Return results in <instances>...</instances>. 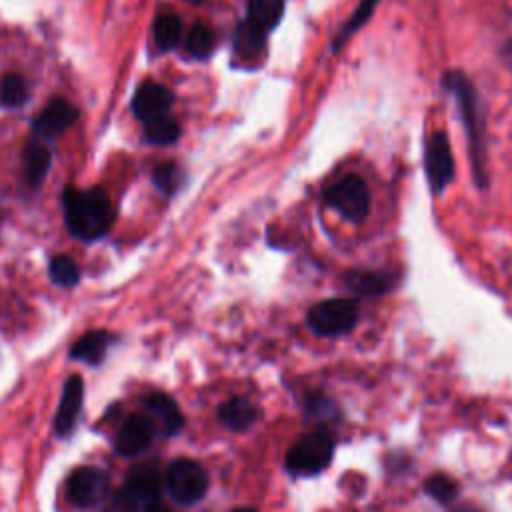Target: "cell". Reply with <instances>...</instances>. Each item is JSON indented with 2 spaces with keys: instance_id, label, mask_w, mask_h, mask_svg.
I'll list each match as a JSON object with an SVG mask.
<instances>
[{
  "instance_id": "cell-1",
  "label": "cell",
  "mask_w": 512,
  "mask_h": 512,
  "mask_svg": "<svg viewBox=\"0 0 512 512\" xmlns=\"http://www.w3.org/2000/svg\"><path fill=\"white\" fill-rule=\"evenodd\" d=\"M68 230L82 240H96L112 224V204L100 188H68L62 196Z\"/></svg>"
},
{
  "instance_id": "cell-2",
  "label": "cell",
  "mask_w": 512,
  "mask_h": 512,
  "mask_svg": "<svg viewBox=\"0 0 512 512\" xmlns=\"http://www.w3.org/2000/svg\"><path fill=\"white\" fill-rule=\"evenodd\" d=\"M334 442L328 432H308L296 440L286 456V466L294 474H316L324 470L332 458Z\"/></svg>"
},
{
  "instance_id": "cell-3",
  "label": "cell",
  "mask_w": 512,
  "mask_h": 512,
  "mask_svg": "<svg viewBox=\"0 0 512 512\" xmlns=\"http://www.w3.org/2000/svg\"><path fill=\"white\" fill-rule=\"evenodd\" d=\"M358 320V304L348 298H332L318 302L308 312L310 328L320 336H338L354 328Z\"/></svg>"
},
{
  "instance_id": "cell-4",
  "label": "cell",
  "mask_w": 512,
  "mask_h": 512,
  "mask_svg": "<svg viewBox=\"0 0 512 512\" xmlns=\"http://www.w3.org/2000/svg\"><path fill=\"white\" fill-rule=\"evenodd\" d=\"M166 486L176 502L194 504L206 494L208 474L196 460L178 458L166 472Z\"/></svg>"
},
{
  "instance_id": "cell-5",
  "label": "cell",
  "mask_w": 512,
  "mask_h": 512,
  "mask_svg": "<svg viewBox=\"0 0 512 512\" xmlns=\"http://www.w3.org/2000/svg\"><path fill=\"white\" fill-rule=\"evenodd\" d=\"M324 202L332 210H336L340 216H344L346 220H352V222L362 220L370 208L368 188L354 174H348L342 180H338L336 184H332L324 192Z\"/></svg>"
},
{
  "instance_id": "cell-6",
  "label": "cell",
  "mask_w": 512,
  "mask_h": 512,
  "mask_svg": "<svg viewBox=\"0 0 512 512\" xmlns=\"http://www.w3.org/2000/svg\"><path fill=\"white\" fill-rule=\"evenodd\" d=\"M66 492L76 506L92 508L106 498L108 476L94 466L76 468L66 482Z\"/></svg>"
},
{
  "instance_id": "cell-7",
  "label": "cell",
  "mask_w": 512,
  "mask_h": 512,
  "mask_svg": "<svg viewBox=\"0 0 512 512\" xmlns=\"http://www.w3.org/2000/svg\"><path fill=\"white\" fill-rule=\"evenodd\" d=\"M426 176L434 192L444 190V186L454 178V160L450 144L444 132H434L426 142Z\"/></svg>"
},
{
  "instance_id": "cell-8",
  "label": "cell",
  "mask_w": 512,
  "mask_h": 512,
  "mask_svg": "<svg viewBox=\"0 0 512 512\" xmlns=\"http://www.w3.org/2000/svg\"><path fill=\"white\" fill-rule=\"evenodd\" d=\"M78 118V110L64 98H54L34 120V134L40 138H56L66 132Z\"/></svg>"
},
{
  "instance_id": "cell-9",
  "label": "cell",
  "mask_w": 512,
  "mask_h": 512,
  "mask_svg": "<svg viewBox=\"0 0 512 512\" xmlns=\"http://www.w3.org/2000/svg\"><path fill=\"white\" fill-rule=\"evenodd\" d=\"M154 432H156V422L150 416L134 414L122 424L116 436V450L124 456L140 454L150 446Z\"/></svg>"
},
{
  "instance_id": "cell-10",
  "label": "cell",
  "mask_w": 512,
  "mask_h": 512,
  "mask_svg": "<svg viewBox=\"0 0 512 512\" xmlns=\"http://www.w3.org/2000/svg\"><path fill=\"white\" fill-rule=\"evenodd\" d=\"M172 102H174V96L166 86L158 82H144L134 94L132 110L142 122H150L154 118L166 116Z\"/></svg>"
},
{
  "instance_id": "cell-11",
  "label": "cell",
  "mask_w": 512,
  "mask_h": 512,
  "mask_svg": "<svg viewBox=\"0 0 512 512\" xmlns=\"http://www.w3.org/2000/svg\"><path fill=\"white\" fill-rule=\"evenodd\" d=\"M82 398H84V384H82V378L74 374L64 384L62 400H60L56 420H54V428L60 436H66L72 432L78 412L82 408Z\"/></svg>"
},
{
  "instance_id": "cell-12",
  "label": "cell",
  "mask_w": 512,
  "mask_h": 512,
  "mask_svg": "<svg viewBox=\"0 0 512 512\" xmlns=\"http://www.w3.org/2000/svg\"><path fill=\"white\" fill-rule=\"evenodd\" d=\"M124 488L138 500V504L142 506V512H144L152 502L158 500V494H160V474H158L156 466L144 464V466L134 468L128 474Z\"/></svg>"
},
{
  "instance_id": "cell-13",
  "label": "cell",
  "mask_w": 512,
  "mask_h": 512,
  "mask_svg": "<svg viewBox=\"0 0 512 512\" xmlns=\"http://www.w3.org/2000/svg\"><path fill=\"white\" fill-rule=\"evenodd\" d=\"M144 406L150 412V418L156 420L166 434H176L182 428L184 424L182 412L168 394L152 392L144 398Z\"/></svg>"
},
{
  "instance_id": "cell-14",
  "label": "cell",
  "mask_w": 512,
  "mask_h": 512,
  "mask_svg": "<svg viewBox=\"0 0 512 512\" xmlns=\"http://www.w3.org/2000/svg\"><path fill=\"white\" fill-rule=\"evenodd\" d=\"M450 80V88L454 90V94L458 96L460 104H462V110H464V122H466V128H468V134H470V140H472V150H474V158H476V170H480V164H478V156H480V132L476 128V102H474V92L470 88V84L466 82V78H462L460 74H450L448 76Z\"/></svg>"
},
{
  "instance_id": "cell-15",
  "label": "cell",
  "mask_w": 512,
  "mask_h": 512,
  "mask_svg": "<svg viewBox=\"0 0 512 512\" xmlns=\"http://www.w3.org/2000/svg\"><path fill=\"white\" fill-rule=\"evenodd\" d=\"M218 418L226 428H230L234 432H240V430H246L248 426L254 424L256 408L250 400L236 396V398H230L224 404H220Z\"/></svg>"
},
{
  "instance_id": "cell-16",
  "label": "cell",
  "mask_w": 512,
  "mask_h": 512,
  "mask_svg": "<svg viewBox=\"0 0 512 512\" xmlns=\"http://www.w3.org/2000/svg\"><path fill=\"white\" fill-rule=\"evenodd\" d=\"M282 10L284 0H250L246 24H250L254 30L262 34H268L278 24Z\"/></svg>"
},
{
  "instance_id": "cell-17",
  "label": "cell",
  "mask_w": 512,
  "mask_h": 512,
  "mask_svg": "<svg viewBox=\"0 0 512 512\" xmlns=\"http://www.w3.org/2000/svg\"><path fill=\"white\" fill-rule=\"evenodd\" d=\"M50 160H52V154L46 144L34 140L26 146L24 174H26V180L30 186H38L44 180V176L48 174V168H50Z\"/></svg>"
},
{
  "instance_id": "cell-18",
  "label": "cell",
  "mask_w": 512,
  "mask_h": 512,
  "mask_svg": "<svg viewBox=\"0 0 512 512\" xmlns=\"http://www.w3.org/2000/svg\"><path fill=\"white\" fill-rule=\"evenodd\" d=\"M108 334L104 330H94L84 334L70 350V356L76 360H82L86 364H98L108 348Z\"/></svg>"
},
{
  "instance_id": "cell-19",
  "label": "cell",
  "mask_w": 512,
  "mask_h": 512,
  "mask_svg": "<svg viewBox=\"0 0 512 512\" xmlns=\"http://www.w3.org/2000/svg\"><path fill=\"white\" fill-rule=\"evenodd\" d=\"M182 38V22L174 14H160L154 22V42L160 50H172Z\"/></svg>"
},
{
  "instance_id": "cell-20",
  "label": "cell",
  "mask_w": 512,
  "mask_h": 512,
  "mask_svg": "<svg viewBox=\"0 0 512 512\" xmlns=\"http://www.w3.org/2000/svg\"><path fill=\"white\" fill-rule=\"evenodd\" d=\"M144 136L150 144H172L180 136V124L166 114L150 122H144Z\"/></svg>"
},
{
  "instance_id": "cell-21",
  "label": "cell",
  "mask_w": 512,
  "mask_h": 512,
  "mask_svg": "<svg viewBox=\"0 0 512 512\" xmlns=\"http://www.w3.org/2000/svg\"><path fill=\"white\" fill-rule=\"evenodd\" d=\"M214 48V32L206 24H194L186 34V50L194 58H206Z\"/></svg>"
},
{
  "instance_id": "cell-22",
  "label": "cell",
  "mask_w": 512,
  "mask_h": 512,
  "mask_svg": "<svg viewBox=\"0 0 512 512\" xmlns=\"http://www.w3.org/2000/svg\"><path fill=\"white\" fill-rule=\"evenodd\" d=\"M28 98V84L18 74H6L0 82V100L4 106H22Z\"/></svg>"
},
{
  "instance_id": "cell-23",
  "label": "cell",
  "mask_w": 512,
  "mask_h": 512,
  "mask_svg": "<svg viewBox=\"0 0 512 512\" xmlns=\"http://www.w3.org/2000/svg\"><path fill=\"white\" fill-rule=\"evenodd\" d=\"M50 278L64 288L74 286L80 280L78 264L68 256H54L50 260Z\"/></svg>"
},
{
  "instance_id": "cell-24",
  "label": "cell",
  "mask_w": 512,
  "mask_h": 512,
  "mask_svg": "<svg viewBox=\"0 0 512 512\" xmlns=\"http://www.w3.org/2000/svg\"><path fill=\"white\" fill-rule=\"evenodd\" d=\"M348 284L354 292L358 294H366V296H374V294H382L390 288V280L382 274H364V272H356L348 276Z\"/></svg>"
},
{
  "instance_id": "cell-25",
  "label": "cell",
  "mask_w": 512,
  "mask_h": 512,
  "mask_svg": "<svg viewBox=\"0 0 512 512\" xmlns=\"http://www.w3.org/2000/svg\"><path fill=\"white\" fill-rule=\"evenodd\" d=\"M264 38H266V34H262V32L254 30L250 24L242 22V26L238 28V36H236V50L244 58H254L262 52Z\"/></svg>"
},
{
  "instance_id": "cell-26",
  "label": "cell",
  "mask_w": 512,
  "mask_h": 512,
  "mask_svg": "<svg viewBox=\"0 0 512 512\" xmlns=\"http://www.w3.org/2000/svg\"><path fill=\"white\" fill-rule=\"evenodd\" d=\"M426 492L436 500V502H442V504H448L454 500L456 492H458V484L446 476V474H432L428 480H426Z\"/></svg>"
},
{
  "instance_id": "cell-27",
  "label": "cell",
  "mask_w": 512,
  "mask_h": 512,
  "mask_svg": "<svg viewBox=\"0 0 512 512\" xmlns=\"http://www.w3.org/2000/svg\"><path fill=\"white\" fill-rule=\"evenodd\" d=\"M154 184L158 190H162L164 194H172L176 192L178 184H180V170L176 164L172 162H166V164H160L154 172Z\"/></svg>"
},
{
  "instance_id": "cell-28",
  "label": "cell",
  "mask_w": 512,
  "mask_h": 512,
  "mask_svg": "<svg viewBox=\"0 0 512 512\" xmlns=\"http://www.w3.org/2000/svg\"><path fill=\"white\" fill-rule=\"evenodd\" d=\"M378 0H362V4L358 6V10H356V14L352 16V20L346 24V28L342 30V34L338 36V44H342L344 42V38L350 34V32H354L358 26H362V22L368 18V14L372 12V8H374V4H376Z\"/></svg>"
},
{
  "instance_id": "cell-29",
  "label": "cell",
  "mask_w": 512,
  "mask_h": 512,
  "mask_svg": "<svg viewBox=\"0 0 512 512\" xmlns=\"http://www.w3.org/2000/svg\"><path fill=\"white\" fill-rule=\"evenodd\" d=\"M144 512H174V510H170V508L164 506L160 500H156V502H152Z\"/></svg>"
},
{
  "instance_id": "cell-30",
  "label": "cell",
  "mask_w": 512,
  "mask_h": 512,
  "mask_svg": "<svg viewBox=\"0 0 512 512\" xmlns=\"http://www.w3.org/2000/svg\"><path fill=\"white\" fill-rule=\"evenodd\" d=\"M452 512H480V510H478V508H474V506H468V504H466V506H458V508H456V510H452Z\"/></svg>"
},
{
  "instance_id": "cell-31",
  "label": "cell",
  "mask_w": 512,
  "mask_h": 512,
  "mask_svg": "<svg viewBox=\"0 0 512 512\" xmlns=\"http://www.w3.org/2000/svg\"><path fill=\"white\" fill-rule=\"evenodd\" d=\"M232 512H256V510H252V508H236Z\"/></svg>"
},
{
  "instance_id": "cell-32",
  "label": "cell",
  "mask_w": 512,
  "mask_h": 512,
  "mask_svg": "<svg viewBox=\"0 0 512 512\" xmlns=\"http://www.w3.org/2000/svg\"><path fill=\"white\" fill-rule=\"evenodd\" d=\"M506 56H508V58H510V60H512V42H510V46H508V48H506Z\"/></svg>"
},
{
  "instance_id": "cell-33",
  "label": "cell",
  "mask_w": 512,
  "mask_h": 512,
  "mask_svg": "<svg viewBox=\"0 0 512 512\" xmlns=\"http://www.w3.org/2000/svg\"><path fill=\"white\" fill-rule=\"evenodd\" d=\"M186 2H192V4H198V2H202V0H186Z\"/></svg>"
}]
</instances>
